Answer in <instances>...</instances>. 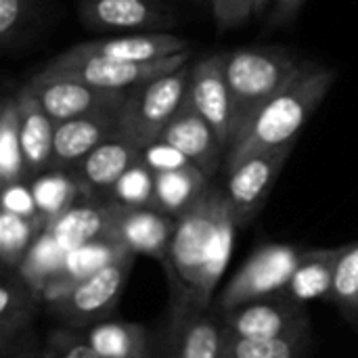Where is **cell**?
<instances>
[{
	"label": "cell",
	"mask_w": 358,
	"mask_h": 358,
	"mask_svg": "<svg viewBox=\"0 0 358 358\" xmlns=\"http://www.w3.org/2000/svg\"><path fill=\"white\" fill-rule=\"evenodd\" d=\"M40 294L21 277L17 268H4L0 285V348L6 355L29 329Z\"/></svg>",
	"instance_id": "21"
},
{
	"label": "cell",
	"mask_w": 358,
	"mask_h": 358,
	"mask_svg": "<svg viewBox=\"0 0 358 358\" xmlns=\"http://www.w3.org/2000/svg\"><path fill=\"white\" fill-rule=\"evenodd\" d=\"M44 218H23L13 212H0V260L4 268H19L34 241L46 229Z\"/></svg>",
	"instance_id": "27"
},
{
	"label": "cell",
	"mask_w": 358,
	"mask_h": 358,
	"mask_svg": "<svg viewBox=\"0 0 358 358\" xmlns=\"http://www.w3.org/2000/svg\"><path fill=\"white\" fill-rule=\"evenodd\" d=\"M338 252L340 248L302 250V256L285 289V296L302 304L310 300H329Z\"/></svg>",
	"instance_id": "22"
},
{
	"label": "cell",
	"mask_w": 358,
	"mask_h": 358,
	"mask_svg": "<svg viewBox=\"0 0 358 358\" xmlns=\"http://www.w3.org/2000/svg\"><path fill=\"white\" fill-rule=\"evenodd\" d=\"M2 210L23 218H42L36 206L31 185H27L25 180L2 187Z\"/></svg>",
	"instance_id": "36"
},
{
	"label": "cell",
	"mask_w": 358,
	"mask_h": 358,
	"mask_svg": "<svg viewBox=\"0 0 358 358\" xmlns=\"http://www.w3.org/2000/svg\"><path fill=\"white\" fill-rule=\"evenodd\" d=\"M67 252L46 229L42 231V235L34 241V245L29 248V252L25 254L21 266L17 268L21 273V277L40 294L46 283L50 279H55L67 258Z\"/></svg>",
	"instance_id": "28"
},
{
	"label": "cell",
	"mask_w": 358,
	"mask_h": 358,
	"mask_svg": "<svg viewBox=\"0 0 358 358\" xmlns=\"http://www.w3.org/2000/svg\"><path fill=\"white\" fill-rule=\"evenodd\" d=\"M78 15L90 29L107 34L159 31L176 23L159 0H80Z\"/></svg>",
	"instance_id": "13"
},
{
	"label": "cell",
	"mask_w": 358,
	"mask_h": 358,
	"mask_svg": "<svg viewBox=\"0 0 358 358\" xmlns=\"http://www.w3.org/2000/svg\"><path fill=\"white\" fill-rule=\"evenodd\" d=\"M224 327L212 313L170 319L155 358H222Z\"/></svg>",
	"instance_id": "17"
},
{
	"label": "cell",
	"mask_w": 358,
	"mask_h": 358,
	"mask_svg": "<svg viewBox=\"0 0 358 358\" xmlns=\"http://www.w3.org/2000/svg\"><path fill=\"white\" fill-rule=\"evenodd\" d=\"M134 258L136 254L126 250L109 264L73 283L65 298L48 308L73 329H88L101 321H107L122 300Z\"/></svg>",
	"instance_id": "6"
},
{
	"label": "cell",
	"mask_w": 358,
	"mask_h": 358,
	"mask_svg": "<svg viewBox=\"0 0 358 358\" xmlns=\"http://www.w3.org/2000/svg\"><path fill=\"white\" fill-rule=\"evenodd\" d=\"M308 0H271V13H268V25L281 27L296 19V15L302 10V6Z\"/></svg>",
	"instance_id": "37"
},
{
	"label": "cell",
	"mask_w": 358,
	"mask_h": 358,
	"mask_svg": "<svg viewBox=\"0 0 358 358\" xmlns=\"http://www.w3.org/2000/svg\"><path fill=\"white\" fill-rule=\"evenodd\" d=\"M187 61H189V50L174 55L170 59H162V61L128 63V61H117V59L84 52L78 46H71L59 57H55L42 71L48 76L73 78L96 88L130 90L147 80L159 78L164 73H170L187 65Z\"/></svg>",
	"instance_id": "5"
},
{
	"label": "cell",
	"mask_w": 358,
	"mask_h": 358,
	"mask_svg": "<svg viewBox=\"0 0 358 358\" xmlns=\"http://www.w3.org/2000/svg\"><path fill=\"white\" fill-rule=\"evenodd\" d=\"M27 176V166L23 157L21 132H19V105L17 94L4 96L0 107V182L13 185L23 182Z\"/></svg>",
	"instance_id": "26"
},
{
	"label": "cell",
	"mask_w": 358,
	"mask_h": 358,
	"mask_svg": "<svg viewBox=\"0 0 358 358\" xmlns=\"http://www.w3.org/2000/svg\"><path fill=\"white\" fill-rule=\"evenodd\" d=\"M300 256V248L285 243H268L258 248L220 292L216 298V308L224 313L260 298L285 294Z\"/></svg>",
	"instance_id": "7"
},
{
	"label": "cell",
	"mask_w": 358,
	"mask_h": 358,
	"mask_svg": "<svg viewBox=\"0 0 358 358\" xmlns=\"http://www.w3.org/2000/svg\"><path fill=\"white\" fill-rule=\"evenodd\" d=\"M141 151L143 147L120 130L99 143L78 166L71 168L82 197L88 201L109 199L113 185L141 159Z\"/></svg>",
	"instance_id": "12"
},
{
	"label": "cell",
	"mask_w": 358,
	"mask_h": 358,
	"mask_svg": "<svg viewBox=\"0 0 358 358\" xmlns=\"http://www.w3.org/2000/svg\"><path fill=\"white\" fill-rule=\"evenodd\" d=\"M174 229H176V218L162 212L155 206L149 208L120 206L109 239H113L115 243L124 245L134 254L151 256L164 264L172 243Z\"/></svg>",
	"instance_id": "14"
},
{
	"label": "cell",
	"mask_w": 358,
	"mask_h": 358,
	"mask_svg": "<svg viewBox=\"0 0 358 358\" xmlns=\"http://www.w3.org/2000/svg\"><path fill=\"white\" fill-rule=\"evenodd\" d=\"M227 52H214L191 65L187 101L214 128L218 141L229 151L233 138V99L224 73Z\"/></svg>",
	"instance_id": "11"
},
{
	"label": "cell",
	"mask_w": 358,
	"mask_h": 358,
	"mask_svg": "<svg viewBox=\"0 0 358 358\" xmlns=\"http://www.w3.org/2000/svg\"><path fill=\"white\" fill-rule=\"evenodd\" d=\"M31 191L40 216L48 222L59 218L82 197L78 178L71 170H46L31 180Z\"/></svg>",
	"instance_id": "25"
},
{
	"label": "cell",
	"mask_w": 358,
	"mask_h": 358,
	"mask_svg": "<svg viewBox=\"0 0 358 358\" xmlns=\"http://www.w3.org/2000/svg\"><path fill=\"white\" fill-rule=\"evenodd\" d=\"M292 151L294 145L275 151H260L227 168V182L222 187L239 229L248 227L264 208Z\"/></svg>",
	"instance_id": "9"
},
{
	"label": "cell",
	"mask_w": 358,
	"mask_h": 358,
	"mask_svg": "<svg viewBox=\"0 0 358 358\" xmlns=\"http://www.w3.org/2000/svg\"><path fill=\"white\" fill-rule=\"evenodd\" d=\"M84 52L128 61V63H149L170 59L174 55L187 52L189 44L168 31H141L128 36H113V38H99L76 44Z\"/></svg>",
	"instance_id": "19"
},
{
	"label": "cell",
	"mask_w": 358,
	"mask_h": 358,
	"mask_svg": "<svg viewBox=\"0 0 358 358\" xmlns=\"http://www.w3.org/2000/svg\"><path fill=\"white\" fill-rule=\"evenodd\" d=\"M336 71L306 61L302 71L275 94L231 143L224 168L260 153L296 145V138L336 82Z\"/></svg>",
	"instance_id": "2"
},
{
	"label": "cell",
	"mask_w": 358,
	"mask_h": 358,
	"mask_svg": "<svg viewBox=\"0 0 358 358\" xmlns=\"http://www.w3.org/2000/svg\"><path fill=\"white\" fill-rule=\"evenodd\" d=\"M38 17V0H0V44L15 48Z\"/></svg>",
	"instance_id": "32"
},
{
	"label": "cell",
	"mask_w": 358,
	"mask_h": 358,
	"mask_svg": "<svg viewBox=\"0 0 358 358\" xmlns=\"http://www.w3.org/2000/svg\"><path fill=\"white\" fill-rule=\"evenodd\" d=\"M159 138L174 145L195 168H199L210 178L218 172L222 159H227V149L218 141L214 128L189 101L180 105Z\"/></svg>",
	"instance_id": "15"
},
{
	"label": "cell",
	"mask_w": 358,
	"mask_h": 358,
	"mask_svg": "<svg viewBox=\"0 0 358 358\" xmlns=\"http://www.w3.org/2000/svg\"><path fill=\"white\" fill-rule=\"evenodd\" d=\"M120 203L115 201H78L59 218L48 222L46 231L65 248L73 250L82 243L109 239Z\"/></svg>",
	"instance_id": "20"
},
{
	"label": "cell",
	"mask_w": 358,
	"mask_h": 358,
	"mask_svg": "<svg viewBox=\"0 0 358 358\" xmlns=\"http://www.w3.org/2000/svg\"><path fill=\"white\" fill-rule=\"evenodd\" d=\"M208 2L212 6L216 23L222 29H231L245 23L250 17L262 13L271 0H208Z\"/></svg>",
	"instance_id": "35"
},
{
	"label": "cell",
	"mask_w": 358,
	"mask_h": 358,
	"mask_svg": "<svg viewBox=\"0 0 358 358\" xmlns=\"http://www.w3.org/2000/svg\"><path fill=\"white\" fill-rule=\"evenodd\" d=\"M44 358H101L80 329H59L50 336Z\"/></svg>",
	"instance_id": "34"
},
{
	"label": "cell",
	"mask_w": 358,
	"mask_h": 358,
	"mask_svg": "<svg viewBox=\"0 0 358 358\" xmlns=\"http://www.w3.org/2000/svg\"><path fill=\"white\" fill-rule=\"evenodd\" d=\"M27 86L34 90V94L38 96L44 111L52 117L55 124L105 109H120L130 92L96 88L73 78L48 76L44 71L36 73L27 82Z\"/></svg>",
	"instance_id": "10"
},
{
	"label": "cell",
	"mask_w": 358,
	"mask_h": 358,
	"mask_svg": "<svg viewBox=\"0 0 358 358\" xmlns=\"http://www.w3.org/2000/svg\"><path fill=\"white\" fill-rule=\"evenodd\" d=\"M220 323L224 331L248 340H292L306 338L310 331L306 306L285 294L224 310Z\"/></svg>",
	"instance_id": "8"
},
{
	"label": "cell",
	"mask_w": 358,
	"mask_h": 358,
	"mask_svg": "<svg viewBox=\"0 0 358 358\" xmlns=\"http://www.w3.org/2000/svg\"><path fill=\"white\" fill-rule=\"evenodd\" d=\"M329 302L338 304L348 317L358 315V241L340 245Z\"/></svg>",
	"instance_id": "30"
},
{
	"label": "cell",
	"mask_w": 358,
	"mask_h": 358,
	"mask_svg": "<svg viewBox=\"0 0 358 358\" xmlns=\"http://www.w3.org/2000/svg\"><path fill=\"white\" fill-rule=\"evenodd\" d=\"M141 162L153 172V174H162V172H174V170H182L193 166L185 153H180L174 145H170L164 138H155L149 145L143 147L141 151Z\"/></svg>",
	"instance_id": "33"
},
{
	"label": "cell",
	"mask_w": 358,
	"mask_h": 358,
	"mask_svg": "<svg viewBox=\"0 0 358 358\" xmlns=\"http://www.w3.org/2000/svg\"><path fill=\"white\" fill-rule=\"evenodd\" d=\"M84 334L101 358H149L147 331L138 323L107 319Z\"/></svg>",
	"instance_id": "23"
},
{
	"label": "cell",
	"mask_w": 358,
	"mask_h": 358,
	"mask_svg": "<svg viewBox=\"0 0 358 358\" xmlns=\"http://www.w3.org/2000/svg\"><path fill=\"white\" fill-rule=\"evenodd\" d=\"M109 201H115L126 208L155 206V174L138 159L113 185L109 193Z\"/></svg>",
	"instance_id": "31"
},
{
	"label": "cell",
	"mask_w": 358,
	"mask_h": 358,
	"mask_svg": "<svg viewBox=\"0 0 358 358\" xmlns=\"http://www.w3.org/2000/svg\"><path fill=\"white\" fill-rule=\"evenodd\" d=\"M122 107L80 115V117L57 124L50 170H71L99 143H103L107 136H111L120 128Z\"/></svg>",
	"instance_id": "16"
},
{
	"label": "cell",
	"mask_w": 358,
	"mask_h": 358,
	"mask_svg": "<svg viewBox=\"0 0 358 358\" xmlns=\"http://www.w3.org/2000/svg\"><path fill=\"white\" fill-rule=\"evenodd\" d=\"M306 348L308 336L292 340H248L224 331L222 358H304Z\"/></svg>",
	"instance_id": "29"
},
{
	"label": "cell",
	"mask_w": 358,
	"mask_h": 358,
	"mask_svg": "<svg viewBox=\"0 0 358 358\" xmlns=\"http://www.w3.org/2000/svg\"><path fill=\"white\" fill-rule=\"evenodd\" d=\"M17 105H19V132H21L27 176L34 178L52 168L57 124L44 111L42 103L38 101V96L27 84L19 88Z\"/></svg>",
	"instance_id": "18"
},
{
	"label": "cell",
	"mask_w": 358,
	"mask_h": 358,
	"mask_svg": "<svg viewBox=\"0 0 358 358\" xmlns=\"http://www.w3.org/2000/svg\"><path fill=\"white\" fill-rule=\"evenodd\" d=\"M235 216L224 187L210 182L203 195L176 218L164 260L170 287V319L208 315L235 241Z\"/></svg>",
	"instance_id": "1"
},
{
	"label": "cell",
	"mask_w": 358,
	"mask_h": 358,
	"mask_svg": "<svg viewBox=\"0 0 358 358\" xmlns=\"http://www.w3.org/2000/svg\"><path fill=\"white\" fill-rule=\"evenodd\" d=\"M210 182L212 178L195 166L155 174V208L178 218L203 195Z\"/></svg>",
	"instance_id": "24"
},
{
	"label": "cell",
	"mask_w": 358,
	"mask_h": 358,
	"mask_svg": "<svg viewBox=\"0 0 358 358\" xmlns=\"http://www.w3.org/2000/svg\"><path fill=\"white\" fill-rule=\"evenodd\" d=\"M191 65H182L170 73L147 80L130 88L120 113V132L141 147L159 138L164 128L187 101Z\"/></svg>",
	"instance_id": "4"
},
{
	"label": "cell",
	"mask_w": 358,
	"mask_h": 358,
	"mask_svg": "<svg viewBox=\"0 0 358 358\" xmlns=\"http://www.w3.org/2000/svg\"><path fill=\"white\" fill-rule=\"evenodd\" d=\"M304 63L277 48H237L227 52L224 73L233 99L231 143L245 130L254 115L302 71Z\"/></svg>",
	"instance_id": "3"
}]
</instances>
